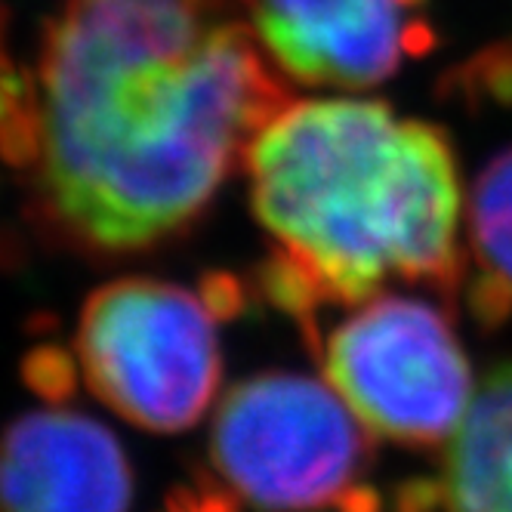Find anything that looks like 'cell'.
Returning <instances> with one entry per match:
<instances>
[{
	"mask_svg": "<svg viewBox=\"0 0 512 512\" xmlns=\"http://www.w3.org/2000/svg\"><path fill=\"white\" fill-rule=\"evenodd\" d=\"M241 0H62L34 93V210L87 256L152 250L207 210L287 93Z\"/></svg>",
	"mask_w": 512,
	"mask_h": 512,
	"instance_id": "6da1fadb",
	"label": "cell"
},
{
	"mask_svg": "<svg viewBox=\"0 0 512 512\" xmlns=\"http://www.w3.org/2000/svg\"><path fill=\"white\" fill-rule=\"evenodd\" d=\"M250 204L275 253L269 303L312 324L392 281L451 297L463 281L460 173L451 142L383 102H287L244 149Z\"/></svg>",
	"mask_w": 512,
	"mask_h": 512,
	"instance_id": "7a4b0ae2",
	"label": "cell"
},
{
	"mask_svg": "<svg viewBox=\"0 0 512 512\" xmlns=\"http://www.w3.org/2000/svg\"><path fill=\"white\" fill-rule=\"evenodd\" d=\"M210 463L229 491L266 512H380L364 488L368 426L331 383L256 374L213 417Z\"/></svg>",
	"mask_w": 512,
	"mask_h": 512,
	"instance_id": "3957f363",
	"label": "cell"
},
{
	"mask_svg": "<svg viewBox=\"0 0 512 512\" xmlns=\"http://www.w3.org/2000/svg\"><path fill=\"white\" fill-rule=\"evenodd\" d=\"M216 324L207 300L179 284H102L78 321L81 374L124 420L152 432L189 429L210 408L223 374Z\"/></svg>",
	"mask_w": 512,
	"mask_h": 512,
	"instance_id": "277c9868",
	"label": "cell"
},
{
	"mask_svg": "<svg viewBox=\"0 0 512 512\" xmlns=\"http://www.w3.org/2000/svg\"><path fill=\"white\" fill-rule=\"evenodd\" d=\"M324 377L358 420L398 445L432 448L472 408V368L442 309L414 297H371L318 343Z\"/></svg>",
	"mask_w": 512,
	"mask_h": 512,
	"instance_id": "5b68a950",
	"label": "cell"
},
{
	"mask_svg": "<svg viewBox=\"0 0 512 512\" xmlns=\"http://www.w3.org/2000/svg\"><path fill=\"white\" fill-rule=\"evenodd\" d=\"M253 31L284 78L371 87L432 47L426 0H253Z\"/></svg>",
	"mask_w": 512,
	"mask_h": 512,
	"instance_id": "8992f818",
	"label": "cell"
},
{
	"mask_svg": "<svg viewBox=\"0 0 512 512\" xmlns=\"http://www.w3.org/2000/svg\"><path fill=\"white\" fill-rule=\"evenodd\" d=\"M133 469L99 420L34 411L0 435V512H130Z\"/></svg>",
	"mask_w": 512,
	"mask_h": 512,
	"instance_id": "52a82bcc",
	"label": "cell"
},
{
	"mask_svg": "<svg viewBox=\"0 0 512 512\" xmlns=\"http://www.w3.org/2000/svg\"><path fill=\"white\" fill-rule=\"evenodd\" d=\"M435 491L445 512H512V361L475 392Z\"/></svg>",
	"mask_w": 512,
	"mask_h": 512,
	"instance_id": "ba28073f",
	"label": "cell"
},
{
	"mask_svg": "<svg viewBox=\"0 0 512 512\" xmlns=\"http://www.w3.org/2000/svg\"><path fill=\"white\" fill-rule=\"evenodd\" d=\"M466 297L488 327L512 315V149L494 155L469 192Z\"/></svg>",
	"mask_w": 512,
	"mask_h": 512,
	"instance_id": "9c48e42d",
	"label": "cell"
},
{
	"mask_svg": "<svg viewBox=\"0 0 512 512\" xmlns=\"http://www.w3.org/2000/svg\"><path fill=\"white\" fill-rule=\"evenodd\" d=\"M22 377L34 395L50 401V405H59V401H68L75 395L78 364L68 352L56 346H41L22 361Z\"/></svg>",
	"mask_w": 512,
	"mask_h": 512,
	"instance_id": "30bf717a",
	"label": "cell"
},
{
	"mask_svg": "<svg viewBox=\"0 0 512 512\" xmlns=\"http://www.w3.org/2000/svg\"><path fill=\"white\" fill-rule=\"evenodd\" d=\"M161 512H235V503L213 485L176 488Z\"/></svg>",
	"mask_w": 512,
	"mask_h": 512,
	"instance_id": "8fae6325",
	"label": "cell"
},
{
	"mask_svg": "<svg viewBox=\"0 0 512 512\" xmlns=\"http://www.w3.org/2000/svg\"><path fill=\"white\" fill-rule=\"evenodd\" d=\"M398 512H442V500H438L435 488H408Z\"/></svg>",
	"mask_w": 512,
	"mask_h": 512,
	"instance_id": "7c38bea8",
	"label": "cell"
},
{
	"mask_svg": "<svg viewBox=\"0 0 512 512\" xmlns=\"http://www.w3.org/2000/svg\"><path fill=\"white\" fill-rule=\"evenodd\" d=\"M0 38H4V10H0ZM0 53H4V47H0Z\"/></svg>",
	"mask_w": 512,
	"mask_h": 512,
	"instance_id": "4fadbf2b",
	"label": "cell"
}]
</instances>
